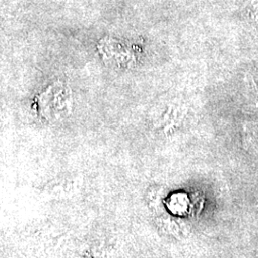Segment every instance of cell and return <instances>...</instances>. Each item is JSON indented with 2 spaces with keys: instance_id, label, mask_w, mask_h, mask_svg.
Here are the masks:
<instances>
[{
  "instance_id": "obj_2",
  "label": "cell",
  "mask_w": 258,
  "mask_h": 258,
  "mask_svg": "<svg viewBox=\"0 0 258 258\" xmlns=\"http://www.w3.org/2000/svg\"><path fill=\"white\" fill-rule=\"evenodd\" d=\"M97 53L105 64L117 69H128L137 63V54L125 41L104 37L97 43Z\"/></svg>"
},
{
  "instance_id": "obj_1",
  "label": "cell",
  "mask_w": 258,
  "mask_h": 258,
  "mask_svg": "<svg viewBox=\"0 0 258 258\" xmlns=\"http://www.w3.org/2000/svg\"><path fill=\"white\" fill-rule=\"evenodd\" d=\"M37 111L42 120L58 121L67 119L74 108V97L69 85L60 81L51 83L38 94Z\"/></svg>"
}]
</instances>
